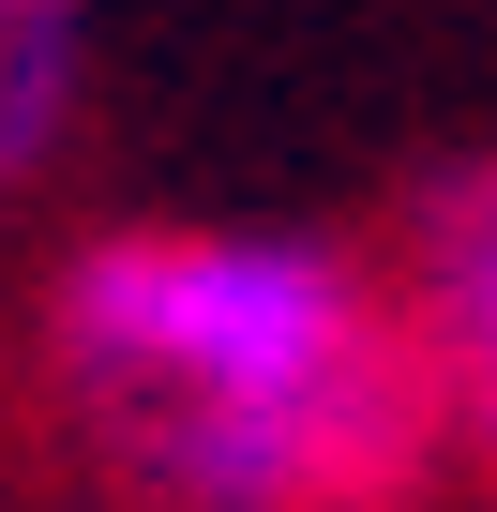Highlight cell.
<instances>
[{"label":"cell","mask_w":497,"mask_h":512,"mask_svg":"<svg viewBox=\"0 0 497 512\" xmlns=\"http://www.w3.org/2000/svg\"><path fill=\"white\" fill-rule=\"evenodd\" d=\"M392 302H407V347H422V377H437V422H467V452L497 467V151L452 166V181L407 211Z\"/></svg>","instance_id":"cell-2"},{"label":"cell","mask_w":497,"mask_h":512,"mask_svg":"<svg viewBox=\"0 0 497 512\" xmlns=\"http://www.w3.org/2000/svg\"><path fill=\"white\" fill-rule=\"evenodd\" d=\"M46 377L151 512H362L437 437L407 302L332 226H91L46 287Z\"/></svg>","instance_id":"cell-1"},{"label":"cell","mask_w":497,"mask_h":512,"mask_svg":"<svg viewBox=\"0 0 497 512\" xmlns=\"http://www.w3.org/2000/svg\"><path fill=\"white\" fill-rule=\"evenodd\" d=\"M91 121V0H0V181H46Z\"/></svg>","instance_id":"cell-3"}]
</instances>
